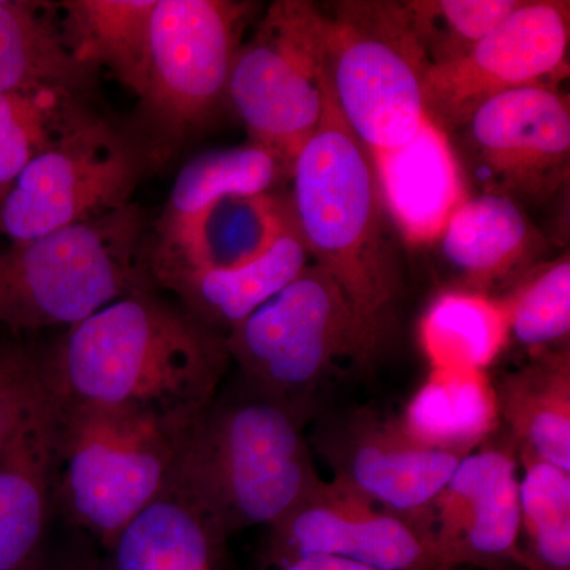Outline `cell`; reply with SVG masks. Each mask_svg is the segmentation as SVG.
<instances>
[{
  "mask_svg": "<svg viewBox=\"0 0 570 570\" xmlns=\"http://www.w3.org/2000/svg\"><path fill=\"white\" fill-rule=\"evenodd\" d=\"M269 570H374L343 558L326 554H303V557L285 558L268 562Z\"/></svg>",
  "mask_w": 570,
  "mask_h": 570,
  "instance_id": "33",
  "label": "cell"
},
{
  "mask_svg": "<svg viewBox=\"0 0 570 570\" xmlns=\"http://www.w3.org/2000/svg\"><path fill=\"white\" fill-rule=\"evenodd\" d=\"M509 318L510 340L531 352L546 351L569 340V255L528 269L515 287L499 296Z\"/></svg>",
  "mask_w": 570,
  "mask_h": 570,
  "instance_id": "31",
  "label": "cell"
},
{
  "mask_svg": "<svg viewBox=\"0 0 570 570\" xmlns=\"http://www.w3.org/2000/svg\"><path fill=\"white\" fill-rule=\"evenodd\" d=\"M397 423L417 444L463 459L501 426L497 385L485 371L431 370Z\"/></svg>",
  "mask_w": 570,
  "mask_h": 570,
  "instance_id": "22",
  "label": "cell"
},
{
  "mask_svg": "<svg viewBox=\"0 0 570 570\" xmlns=\"http://www.w3.org/2000/svg\"><path fill=\"white\" fill-rule=\"evenodd\" d=\"M520 554L524 570H570V472L519 459Z\"/></svg>",
  "mask_w": 570,
  "mask_h": 570,
  "instance_id": "29",
  "label": "cell"
},
{
  "mask_svg": "<svg viewBox=\"0 0 570 570\" xmlns=\"http://www.w3.org/2000/svg\"><path fill=\"white\" fill-rule=\"evenodd\" d=\"M510 341L499 296L469 288L439 292L419 322V344L431 370L489 371Z\"/></svg>",
  "mask_w": 570,
  "mask_h": 570,
  "instance_id": "27",
  "label": "cell"
},
{
  "mask_svg": "<svg viewBox=\"0 0 570 570\" xmlns=\"http://www.w3.org/2000/svg\"><path fill=\"white\" fill-rule=\"evenodd\" d=\"M322 18L309 0H276L236 52L228 102L249 141L294 165L328 102Z\"/></svg>",
  "mask_w": 570,
  "mask_h": 570,
  "instance_id": "9",
  "label": "cell"
},
{
  "mask_svg": "<svg viewBox=\"0 0 570 570\" xmlns=\"http://www.w3.org/2000/svg\"><path fill=\"white\" fill-rule=\"evenodd\" d=\"M453 135L464 178L480 194L539 205L568 183L570 105L558 86L493 97Z\"/></svg>",
  "mask_w": 570,
  "mask_h": 570,
  "instance_id": "11",
  "label": "cell"
},
{
  "mask_svg": "<svg viewBox=\"0 0 570 570\" xmlns=\"http://www.w3.org/2000/svg\"><path fill=\"white\" fill-rule=\"evenodd\" d=\"M434 245L456 287L490 294L494 285L531 269L543 238L512 198L478 193L450 216Z\"/></svg>",
  "mask_w": 570,
  "mask_h": 570,
  "instance_id": "18",
  "label": "cell"
},
{
  "mask_svg": "<svg viewBox=\"0 0 570 570\" xmlns=\"http://www.w3.org/2000/svg\"><path fill=\"white\" fill-rule=\"evenodd\" d=\"M291 184L288 204L311 262L343 288L381 346L400 296V266L373 160L332 88L321 126L296 154Z\"/></svg>",
  "mask_w": 570,
  "mask_h": 570,
  "instance_id": "3",
  "label": "cell"
},
{
  "mask_svg": "<svg viewBox=\"0 0 570 570\" xmlns=\"http://www.w3.org/2000/svg\"><path fill=\"white\" fill-rule=\"evenodd\" d=\"M225 337L153 285H141L66 330L41 356L52 400L126 407L190 425L219 395Z\"/></svg>",
  "mask_w": 570,
  "mask_h": 570,
  "instance_id": "1",
  "label": "cell"
},
{
  "mask_svg": "<svg viewBox=\"0 0 570 570\" xmlns=\"http://www.w3.org/2000/svg\"><path fill=\"white\" fill-rule=\"evenodd\" d=\"M515 445H482L460 460L428 513L426 532L445 570L521 568Z\"/></svg>",
  "mask_w": 570,
  "mask_h": 570,
  "instance_id": "14",
  "label": "cell"
},
{
  "mask_svg": "<svg viewBox=\"0 0 570 570\" xmlns=\"http://www.w3.org/2000/svg\"><path fill=\"white\" fill-rule=\"evenodd\" d=\"M223 543L197 509L164 490L116 538L102 570H214Z\"/></svg>",
  "mask_w": 570,
  "mask_h": 570,
  "instance_id": "26",
  "label": "cell"
},
{
  "mask_svg": "<svg viewBox=\"0 0 570 570\" xmlns=\"http://www.w3.org/2000/svg\"><path fill=\"white\" fill-rule=\"evenodd\" d=\"M99 70L67 50L50 2L0 0V94L59 89L91 97Z\"/></svg>",
  "mask_w": 570,
  "mask_h": 570,
  "instance_id": "23",
  "label": "cell"
},
{
  "mask_svg": "<svg viewBox=\"0 0 570 570\" xmlns=\"http://www.w3.org/2000/svg\"><path fill=\"white\" fill-rule=\"evenodd\" d=\"M521 0H407L409 20L428 69L464 58Z\"/></svg>",
  "mask_w": 570,
  "mask_h": 570,
  "instance_id": "30",
  "label": "cell"
},
{
  "mask_svg": "<svg viewBox=\"0 0 570 570\" xmlns=\"http://www.w3.org/2000/svg\"><path fill=\"white\" fill-rule=\"evenodd\" d=\"M43 570H102V562L97 560L92 553L80 551V553L70 554L55 568L45 566Z\"/></svg>",
  "mask_w": 570,
  "mask_h": 570,
  "instance_id": "34",
  "label": "cell"
},
{
  "mask_svg": "<svg viewBox=\"0 0 570 570\" xmlns=\"http://www.w3.org/2000/svg\"><path fill=\"white\" fill-rule=\"evenodd\" d=\"M311 264L294 216L273 245L249 264L232 269L194 272L168 281L157 291L176 298L200 324L217 335L228 333L291 284Z\"/></svg>",
  "mask_w": 570,
  "mask_h": 570,
  "instance_id": "20",
  "label": "cell"
},
{
  "mask_svg": "<svg viewBox=\"0 0 570 570\" xmlns=\"http://www.w3.org/2000/svg\"><path fill=\"white\" fill-rule=\"evenodd\" d=\"M258 10L239 0H157L130 126L154 170L171 163L228 102L236 52Z\"/></svg>",
  "mask_w": 570,
  "mask_h": 570,
  "instance_id": "6",
  "label": "cell"
},
{
  "mask_svg": "<svg viewBox=\"0 0 570 570\" xmlns=\"http://www.w3.org/2000/svg\"><path fill=\"white\" fill-rule=\"evenodd\" d=\"M148 239L145 212L134 202L89 223L0 247V325L14 335L69 330L153 285Z\"/></svg>",
  "mask_w": 570,
  "mask_h": 570,
  "instance_id": "5",
  "label": "cell"
},
{
  "mask_svg": "<svg viewBox=\"0 0 570 570\" xmlns=\"http://www.w3.org/2000/svg\"><path fill=\"white\" fill-rule=\"evenodd\" d=\"M52 508L51 400L0 445V570H43Z\"/></svg>",
  "mask_w": 570,
  "mask_h": 570,
  "instance_id": "19",
  "label": "cell"
},
{
  "mask_svg": "<svg viewBox=\"0 0 570 570\" xmlns=\"http://www.w3.org/2000/svg\"><path fill=\"white\" fill-rule=\"evenodd\" d=\"M501 423L519 459L570 472V352H531L530 362L497 387Z\"/></svg>",
  "mask_w": 570,
  "mask_h": 570,
  "instance_id": "21",
  "label": "cell"
},
{
  "mask_svg": "<svg viewBox=\"0 0 570 570\" xmlns=\"http://www.w3.org/2000/svg\"><path fill=\"white\" fill-rule=\"evenodd\" d=\"M570 3L521 0L464 58L428 69V121L453 135L501 94L558 86L569 73Z\"/></svg>",
  "mask_w": 570,
  "mask_h": 570,
  "instance_id": "12",
  "label": "cell"
},
{
  "mask_svg": "<svg viewBox=\"0 0 570 570\" xmlns=\"http://www.w3.org/2000/svg\"><path fill=\"white\" fill-rule=\"evenodd\" d=\"M151 159L132 127L97 112L40 154L0 195V235L10 243L89 223L134 204Z\"/></svg>",
  "mask_w": 570,
  "mask_h": 570,
  "instance_id": "10",
  "label": "cell"
},
{
  "mask_svg": "<svg viewBox=\"0 0 570 570\" xmlns=\"http://www.w3.org/2000/svg\"><path fill=\"white\" fill-rule=\"evenodd\" d=\"M317 444L335 482L425 532L431 505L461 460L412 441L397 420L365 411L325 426Z\"/></svg>",
  "mask_w": 570,
  "mask_h": 570,
  "instance_id": "15",
  "label": "cell"
},
{
  "mask_svg": "<svg viewBox=\"0 0 570 570\" xmlns=\"http://www.w3.org/2000/svg\"><path fill=\"white\" fill-rule=\"evenodd\" d=\"M157 0H63L52 3L63 45L78 62L107 70L134 94L148 58Z\"/></svg>",
  "mask_w": 570,
  "mask_h": 570,
  "instance_id": "24",
  "label": "cell"
},
{
  "mask_svg": "<svg viewBox=\"0 0 570 570\" xmlns=\"http://www.w3.org/2000/svg\"><path fill=\"white\" fill-rule=\"evenodd\" d=\"M370 156L390 223L409 245H434L469 197L449 135L426 119L406 145Z\"/></svg>",
  "mask_w": 570,
  "mask_h": 570,
  "instance_id": "17",
  "label": "cell"
},
{
  "mask_svg": "<svg viewBox=\"0 0 570 570\" xmlns=\"http://www.w3.org/2000/svg\"><path fill=\"white\" fill-rule=\"evenodd\" d=\"M50 400L52 504L108 550L167 489L189 425L135 409Z\"/></svg>",
  "mask_w": 570,
  "mask_h": 570,
  "instance_id": "4",
  "label": "cell"
},
{
  "mask_svg": "<svg viewBox=\"0 0 570 570\" xmlns=\"http://www.w3.org/2000/svg\"><path fill=\"white\" fill-rule=\"evenodd\" d=\"M330 88L367 153L406 145L426 121L428 63L404 2L318 6Z\"/></svg>",
  "mask_w": 570,
  "mask_h": 570,
  "instance_id": "8",
  "label": "cell"
},
{
  "mask_svg": "<svg viewBox=\"0 0 570 570\" xmlns=\"http://www.w3.org/2000/svg\"><path fill=\"white\" fill-rule=\"evenodd\" d=\"M292 165L265 146L245 145L209 149L184 164L176 175L151 238H163L189 227L216 202L228 197L272 194L291 179Z\"/></svg>",
  "mask_w": 570,
  "mask_h": 570,
  "instance_id": "25",
  "label": "cell"
},
{
  "mask_svg": "<svg viewBox=\"0 0 570 570\" xmlns=\"http://www.w3.org/2000/svg\"><path fill=\"white\" fill-rule=\"evenodd\" d=\"M292 219L288 198L275 193L228 197L189 227L148 239L146 266L156 288L175 277L249 264L273 245Z\"/></svg>",
  "mask_w": 570,
  "mask_h": 570,
  "instance_id": "16",
  "label": "cell"
},
{
  "mask_svg": "<svg viewBox=\"0 0 570 570\" xmlns=\"http://www.w3.org/2000/svg\"><path fill=\"white\" fill-rule=\"evenodd\" d=\"M225 344L239 384L276 401L303 423L314 393L337 363L370 366L381 348L343 288L313 262L235 326Z\"/></svg>",
  "mask_w": 570,
  "mask_h": 570,
  "instance_id": "7",
  "label": "cell"
},
{
  "mask_svg": "<svg viewBox=\"0 0 570 570\" xmlns=\"http://www.w3.org/2000/svg\"><path fill=\"white\" fill-rule=\"evenodd\" d=\"M97 115L91 97L39 89L0 94V195L40 154Z\"/></svg>",
  "mask_w": 570,
  "mask_h": 570,
  "instance_id": "28",
  "label": "cell"
},
{
  "mask_svg": "<svg viewBox=\"0 0 570 570\" xmlns=\"http://www.w3.org/2000/svg\"><path fill=\"white\" fill-rule=\"evenodd\" d=\"M41 355L0 344V445L13 438L48 403Z\"/></svg>",
  "mask_w": 570,
  "mask_h": 570,
  "instance_id": "32",
  "label": "cell"
},
{
  "mask_svg": "<svg viewBox=\"0 0 570 570\" xmlns=\"http://www.w3.org/2000/svg\"><path fill=\"white\" fill-rule=\"evenodd\" d=\"M303 554L343 558L374 570H445L426 532L341 483L321 480L269 527L266 561Z\"/></svg>",
  "mask_w": 570,
  "mask_h": 570,
  "instance_id": "13",
  "label": "cell"
},
{
  "mask_svg": "<svg viewBox=\"0 0 570 570\" xmlns=\"http://www.w3.org/2000/svg\"><path fill=\"white\" fill-rule=\"evenodd\" d=\"M303 425L243 384L219 392L184 431L165 490L197 509L224 540L273 527L322 480Z\"/></svg>",
  "mask_w": 570,
  "mask_h": 570,
  "instance_id": "2",
  "label": "cell"
}]
</instances>
